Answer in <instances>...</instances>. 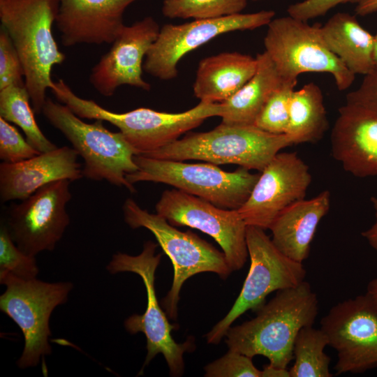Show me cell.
Wrapping results in <instances>:
<instances>
[{
	"label": "cell",
	"mask_w": 377,
	"mask_h": 377,
	"mask_svg": "<svg viewBox=\"0 0 377 377\" xmlns=\"http://www.w3.org/2000/svg\"><path fill=\"white\" fill-rule=\"evenodd\" d=\"M318 299L311 285L278 290L253 319L230 327L226 332L229 350L250 357L260 355L269 365L287 369L293 360V345L300 330L313 325L318 314Z\"/></svg>",
	"instance_id": "6da1fadb"
},
{
	"label": "cell",
	"mask_w": 377,
	"mask_h": 377,
	"mask_svg": "<svg viewBox=\"0 0 377 377\" xmlns=\"http://www.w3.org/2000/svg\"><path fill=\"white\" fill-rule=\"evenodd\" d=\"M59 8V0H0L1 27L19 54L25 87L38 114L42 112L47 90L54 86L53 68L66 59L52 33Z\"/></svg>",
	"instance_id": "7a4b0ae2"
},
{
	"label": "cell",
	"mask_w": 377,
	"mask_h": 377,
	"mask_svg": "<svg viewBox=\"0 0 377 377\" xmlns=\"http://www.w3.org/2000/svg\"><path fill=\"white\" fill-rule=\"evenodd\" d=\"M50 91L60 103L81 119H100L118 128L135 155L141 156L175 142L209 117H221L225 109L222 103L200 102L194 108L179 113L145 108L117 113L103 108L92 100L78 96L62 79L54 82Z\"/></svg>",
	"instance_id": "3957f363"
},
{
	"label": "cell",
	"mask_w": 377,
	"mask_h": 377,
	"mask_svg": "<svg viewBox=\"0 0 377 377\" xmlns=\"http://www.w3.org/2000/svg\"><path fill=\"white\" fill-rule=\"evenodd\" d=\"M293 145L286 134H274L256 126L221 123L214 129L190 133L146 156L184 161H204L214 165L232 163L261 172L280 150Z\"/></svg>",
	"instance_id": "277c9868"
},
{
	"label": "cell",
	"mask_w": 377,
	"mask_h": 377,
	"mask_svg": "<svg viewBox=\"0 0 377 377\" xmlns=\"http://www.w3.org/2000/svg\"><path fill=\"white\" fill-rule=\"evenodd\" d=\"M42 113L83 158V177L105 180L132 193L135 191L126 177L138 170L133 159L135 152L120 131H110L100 119L86 123L68 106L50 98H47Z\"/></svg>",
	"instance_id": "5b68a950"
},
{
	"label": "cell",
	"mask_w": 377,
	"mask_h": 377,
	"mask_svg": "<svg viewBox=\"0 0 377 377\" xmlns=\"http://www.w3.org/2000/svg\"><path fill=\"white\" fill-rule=\"evenodd\" d=\"M133 159L138 170L126 176L131 184H165L228 209H238L245 203L260 173H251L242 167L228 172L211 163H187L141 155H135Z\"/></svg>",
	"instance_id": "8992f818"
},
{
	"label": "cell",
	"mask_w": 377,
	"mask_h": 377,
	"mask_svg": "<svg viewBox=\"0 0 377 377\" xmlns=\"http://www.w3.org/2000/svg\"><path fill=\"white\" fill-rule=\"evenodd\" d=\"M122 209L126 223L133 229L145 228L151 231L172 261V287L161 300L169 318H177L179 292L188 278L202 272H214L226 279L232 272L223 252L191 231L179 230L158 214L142 209L131 198L125 200Z\"/></svg>",
	"instance_id": "52a82bcc"
},
{
	"label": "cell",
	"mask_w": 377,
	"mask_h": 377,
	"mask_svg": "<svg viewBox=\"0 0 377 377\" xmlns=\"http://www.w3.org/2000/svg\"><path fill=\"white\" fill-rule=\"evenodd\" d=\"M267 26L265 52L283 80H297L304 73H327L339 90L352 85L355 75L329 49L320 25L288 15L272 19Z\"/></svg>",
	"instance_id": "ba28073f"
},
{
	"label": "cell",
	"mask_w": 377,
	"mask_h": 377,
	"mask_svg": "<svg viewBox=\"0 0 377 377\" xmlns=\"http://www.w3.org/2000/svg\"><path fill=\"white\" fill-rule=\"evenodd\" d=\"M0 283L6 287L0 296V309L18 325L24 336V349L17 364L20 369L35 367L52 352L50 316L67 301L73 284L48 283L36 278L26 280L12 275L1 276Z\"/></svg>",
	"instance_id": "9c48e42d"
},
{
	"label": "cell",
	"mask_w": 377,
	"mask_h": 377,
	"mask_svg": "<svg viewBox=\"0 0 377 377\" xmlns=\"http://www.w3.org/2000/svg\"><path fill=\"white\" fill-rule=\"evenodd\" d=\"M246 244L251 260L248 274L231 309L206 334L208 343H219L237 318L248 310H258L269 293L295 287L306 277L302 263L283 253L265 230L247 226Z\"/></svg>",
	"instance_id": "30bf717a"
},
{
	"label": "cell",
	"mask_w": 377,
	"mask_h": 377,
	"mask_svg": "<svg viewBox=\"0 0 377 377\" xmlns=\"http://www.w3.org/2000/svg\"><path fill=\"white\" fill-rule=\"evenodd\" d=\"M158 244L147 241L142 252L138 256L117 253L113 255L107 266L110 274L130 272L139 275L146 288L147 308L142 315L133 314L124 322L126 330L131 334L142 332L147 339L145 361L139 373L141 374L146 365L158 353L163 354L172 376H180L184 373L185 352L193 348V341L177 343L171 332L176 328L171 325L160 306L155 290V272L160 264L162 253L156 254Z\"/></svg>",
	"instance_id": "8fae6325"
},
{
	"label": "cell",
	"mask_w": 377,
	"mask_h": 377,
	"mask_svg": "<svg viewBox=\"0 0 377 377\" xmlns=\"http://www.w3.org/2000/svg\"><path fill=\"white\" fill-rule=\"evenodd\" d=\"M155 209L173 226H188L211 236L221 247L232 272L246 262L247 225L237 209L216 207L177 188L164 191Z\"/></svg>",
	"instance_id": "7c38bea8"
},
{
	"label": "cell",
	"mask_w": 377,
	"mask_h": 377,
	"mask_svg": "<svg viewBox=\"0 0 377 377\" xmlns=\"http://www.w3.org/2000/svg\"><path fill=\"white\" fill-rule=\"evenodd\" d=\"M329 346L337 352L336 374L377 367V309L367 293L340 302L320 320Z\"/></svg>",
	"instance_id": "4fadbf2b"
},
{
	"label": "cell",
	"mask_w": 377,
	"mask_h": 377,
	"mask_svg": "<svg viewBox=\"0 0 377 377\" xmlns=\"http://www.w3.org/2000/svg\"><path fill=\"white\" fill-rule=\"evenodd\" d=\"M274 15L273 10H261L194 20L181 24H164L146 55L143 70L158 79L172 80L178 75L179 60L187 53L221 34L267 25Z\"/></svg>",
	"instance_id": "5bb4252c"
},
{
	"label": "cell",
	"mask_w": 377,
	"mask_h": 377,
	"mask_svg": "<svg viewBox=\"0 0 377 377\" xmlns=\"http://www.w3.org/2000/svg\"><path fill=\"white\" fill-rule=\"evenodd\" d=\"M71 181L50 182L8 212L7 228L18 248L34 256L52 251L69 225L66 205L71 199Z\"/></svg>",
	"instance_id": "9a60e30c"
},
{
	"label": "cell",
	"mask_w": 377,
	"mask_h": 377,
	"mask_svg": "<svg viewBox=\"0 0 377 377\" xmlns=\"http://www.w3.org/2000/svg\"><path fill=\"white\" fill-rule=\"evenodd\" d=\"M311 182L309 167L296 152H279L237 211L247 226L269 229L283 210L305 198Z\"/></svg>",
	"instance_id": "2e32d148"
},
{
	"label": "cell",
	"mask_w": 377,
	"mask_h": 377,
	"mask_svg": "<svg viewBox=\"0 0 377 377\" xmlns=\"http://www.w3.org/2000/svg\"><path fill=\"white\" fill-rule=\"evenodd\" d=\"M161 27L150 16L124 25L112 47L92 68L89 82L102 96H112L121 85L149 91L142 78L143 60L156 41Z\"/></svg>",
	"instance_id": "e0dca14e"
},
{
	"label": "cell",
	"mask_w": 377,
	"mask_h": 377,
	"mask_svg": "<svg viewBox=\"0 0 377 377\" xmlns=\"http://www.w3.org/2000/svg\"><path fill=\"white\" fill-rule=\"evenodd\" d=\"M140 0H59L56 25L63 45L112 44L128 6Z\"/></svg>",
	"instance_id": "ac0fdd59"
},
{
	"label": "cell",
	"mask_w": 377,
	"mask_h": 377,
	"mask_svg": "<svg viewBox=\"0 0 377 377\" xmlns=\"http://www.w3.org/2000/svg\"><path fill=\"white\" fill-rule=\"evenodd\" d=\"M331 133L332 154L356 177L377 175V114L346 103Z\"/></svg>",
	"instance_id": "d6986e66"
},
{
	"label": "cell",
	"mask_w": 377,
	"mask_h": 377,
	"mask_svg": "<svg viewBox=\"0 0 377 377\" xmlns=\"http://www.w3.org/2000/svg\"><path fill=\"white\" fill-rule=\"evenodd\" d=\"M77 151L67 146L40 153L31 158L0 164V198L3 202L22 200L42 186L58 180L83 177Z\"/></svg>",
	"instance_id": "ffe728a7"
},
{
	"label": "cell",
	"mask_w": 377,
	"mask_h": 377,
	"mask_svg": "<svg viewBox=\"0 0 377 377\" xmlns=\"http://www.w3.org/2000/svg\"><path fill=\"white\" fill-rule=\"evenodd\" d=\"M330 197L329 191H323L283 210L269 229L274 244L288 258L303 263L309 256L320 221L329 212Z\"/></svg>",
	"instance_id": "44dd1931"
},
{
	"label": "cell",
	"mask_w": 377,
	"mask_h": 377,
	"mask_svg": "<svg viewBox=\"0 0 377 377\" xmlns=\"http://www.w3.org/2000/svg\"><path fill=\"white\" fill-rule=\"evenodd\" d=\"M257 59L237 52H222L202 59L193 86L194 96L205 103H223L254 75Z\"/></svg>",
	"instance_id": "7402d4cb"
},
{
	"label": "cell",
	"mask_w": 377,
	"mask_h": 377,
	"mask_svg": "<svg viewBox=\"0 0 377 377\" xmlns=\"http://www.w3.org/2000/svg\"><path fill=\"white\" fill-rule=\"evenodd\" d=\"M320 33L329 49L355 75H366L374 71V35L354 15L334 14L320 26Z\"/></svg>",
	"instance_id": "603a6c76"
},
{
	"label": "cell",
	"mask_w": 377,
	"mask_h": 377,
	"mask_svg": "<svg viewBox=\"0 0 377 377\" xmlns=\"http://www.w3.org/2000/svg\"><path fill=\"white\" fill-rule=\"evenodd\" d=\"M257 69L251 78L234 95L223 102L221 123L253 126L272 93L283 81L274 63L265 52L256 56Z\"/></svg>",
	"instance_id": "cb8c5ba5"
},
{
	"label": "cell",
	"mask_w": 377,
	"mask_h": 377,
	"mask_svg": "<svg viewBox=\"0 0 377 377\" xmlns=\"http://www.w3.org/2000/svg\"><path fill=\"white\" fill-rule=\"evenodd\" d=\"M327 112L321 89L311 82L295 89L290 102L286 134L293 145L319 141L328 128Z\"/></svg>",
	"instance_id": "d4e9b609"
},
{
	"label": "cell",
	"mask_w": 377,
	"mask_h": 377,
	"mask_svg": "<svg viewBox=\"0 0 377 377\" xmlns=\"http://www.w3.org/2000/svg\"><path fill=\"white\" fill-rule=\"evenodd\" d=\"M329 346L323 330L311 326L302 327L293 345L294 363L289 370L290 377H332L331 359L324 350Z\"/></svg>",
	"instance_id": "484cf974"
},
{
	"label": "cell",
	"mask_w": 377,
	"mask_h": 377,
	"mask_svg": "<svg viewBox=\"0 0 377 377\" xmlns=\"http://www.w3.org/2000/svg\"><path fill=\"white\" fill-rule=\"evenodd\" d=\"M30 102L25 86H10L1 89L0 117L18 126L28 142L40 153L57 148L39 128Z\"/></svg>",
	"instance_id": "4316f807"
},
{
	"label": "cell",
	"mask_w": 377,
	"mask_h": 377,
	"mask_svg": "<svg viewBox=\"0 0 377 377\" xmlns=\"http://www.w3.org/2000/svg\"><path fill=\"white\" fill-rule=\"evenodd\" d=\"M246 3L247 0H164L162 13L169 18L211 19L241 13Z\"/></svg>",
	"instance_id": "83f0119b"
},
{
	"label": "cell",
	"mask_w": 377,
	"mask_h": 377,
	"mask_svg": "<svg viewBox=\"0 0 377 377\" xmlns=\"http://www.w3.org/2000/svg\"><path fill=\"white\" fill-rule=\"evenodd\" d=\"M297 80H283L258 114L254 126L274 134H286L292 94Z\"/></svg>",
	"instance_id": "f1b7e54d"
},
{
	"label": "cell",
	"mask_w": 377,
	"mask_h": 377,
	"mask_svg": "<svg viewBox=\"0 0 377 377\" xmlns=\"http://www.w3.org/2000/svg\"><path fill=\"white\" fill-rule=\"evenodd\" d=\"M38 267L34 256L21 251L13 240L6 226L0 229V277L12 275L22 279H36Z\"/></svg>",
	"instance_id": "f546056e"
},
{
	"label": "cell",
	"mask_w": 377,
	"mask_h": 377,
	"mask_svg": "<svg viewBox=\"0 0 377 377\" xmlns=\"http://www.w3.org/2000/svg\"><path fill=\"white\" fill-rule=\"evenodd\" d=\"M40 153L15 126L0 117V158L3 163L20 162Z\"/></svg>",
	"instance_id": "4dcf8cb0"
},
{
	"label": "cell",
	"mask_w": 377,
	"mask_h": 377,
	"mask_svg": "<svg viewBox=\"0 0 377 377\" xmlns=\"http://www.w3.org/2000/svg\"><path fill=\"white\" fill-rule=\"evenodd\" d=\"M204 369L207 377H262L251 357L230 350Z\"/></svg>",
	"instance_id": "1f68e13d"
},
{
	"label": "cell",
	"mask_w": 377,
	"mask_h": 377,
	"mask_svg": "<svg viewBox=\"0 0 377 377\" xmlns=\"http://www.w3.org/2000/svg\"><path fill=\"white\" fill-rule=\"evenodd\" d=\"M25 86L24 71L19 54L4 29L0 30V90Z\"/></svg>",
	"instance_id": "d6a6232c"
},
{
	"label": "cell",
	"mask_w": 377,
	"mask_h": 377,
	"mask_svg": "<svg viewBox=\"0 0 377 377\" xmlns=\"http://www.w3.org/2000/svg\"><path fill=\"white\" fill-rule=\"evenodd\" d=\"M362 0H304L288 6V15L295 18L308 21L317 17L325 15L334 7L343 3H358Z\"/></svg>",
	"instance_id": "836d02e7"
},
{
	"label": "cell",
	"mask_w": 377,
	"mask_h": 377,
	"mask_svg": "<svg viewBox=\"0 0 377 377\" xmlns=\"http://www.w3.org/2000/svg\"><path fill=\"white\" fill-rule=\"evenodd\" d=\"M346 102L377 114V71L364 75L359 87L346 96Z\"/></svg>",
	"instance_id": "e575fe53"
},
{
	"label": "cell",
	"mask_w": 377,
	"mask_h": 377,
	"mask_svg": "<svg viewBox=\"0 0 377 377\" xmlns=\"http://www.w3.org/2000/svg\"><path fill=\"white\" fill-rule=\"evenodd\" d=\"M371 202L375 210V222L362 235L367 240L370 246L377 251V197H371Z\"/></svg>",
	"instance_id": "d590c367"
},
{
	"label": "cell",
	"mask_w": 377,
	"mask_h": 377,
	"mask_svg": "<svg viewBox=\"0 0 377 377\" xmlns=\"http://www.w3.org/2000/svg\"><path fill=\"white\" fill-rule=\"evenodd\" d=\"M355 13L360 16H365L377 11V0H362L357 4Z\"/></svg>",
	"instance_id": "8d00e7d4"
},
{
	"label": "cell",
	"mask_w": 377,
	"mask_h": 377,
	"mask_svg": "<svg viewBox=\"0 0 377 377\" xmlns=\"http://www.w3.org/2000/svg\"><path fill=\"white\" fill-rule=\"evenodd\" d=\"M262 377H290L289 370L266 365L262 370Z\"/></svg>",
	"instance_id": "74e56055"
},
{
	"label": "cell",
	"mask_w": 377,
	"mask_h": 377,
	"mask_svg": "<svg viewBox=\"0 0 377 377\" xmlns=\"http://www.w3.org/2000/svg\"><path fill=\"white\" fill-rule=\"evenodd\" d=\"M366 293L371 298L377 309V278L373 279L369 282Z\"/></svg>",
	"instance_id": "f35d334b"
},
{
	"label": "cell",
	"mask_w": 377,
	"mask_h": 377,
	"mask_svg": "<svg viewBox=\"0 0 377 377\" xmlns=\"http://www.w3.org/2000/svg\"><path fill=\"white\" fill-rule=\"evenodd\" d=\"M374 70L377 71V32L374 35Z\"/></svg>",
	"instance_id": "ab89813d"
},
{
	"label": "cell",
	"mask_w": 377,
	"mask_h": 377,
	"mask_svg": "<svg viewBox=\"0 0 377 377\" xmlns=\"http://www.w3.org/2000/svg\"><path fill=\"white\" fill-rule=\"evenodd\" d=\"M252 1H263V0H252Z\"/></svg>",
	"instance_id": "60d3db41"
}]
</instances>
